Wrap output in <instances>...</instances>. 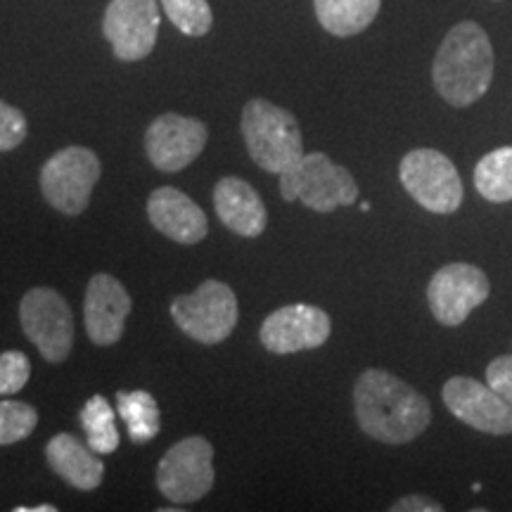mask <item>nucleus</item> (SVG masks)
Masks as SVG:
<instances>
[{
  "instance_id": "aec40b11",
  "label": "nucleus",
  "mask_w": 512,
  "mask_h": 512,
  "mask_svg": "<svg viewBox=\"0 0 512 512\" xmlns=\"http://www.w3.org/2000/svg\"><path fill=\"white\" fill-rule=\"evenodd\" d=\"M117 411L121 420L126 422L128 439L133 444H147L162 430V415H159V406L155 396L145 389H136V392H119L117 394Z\"/></svg>"
},
{
  "instance_id": "423d86ee",
  "label": "nucleus",
  "mask_w": 512,
  "mask_h": 512,
  "mask_svg": "<svg viewBox=\"0 0 512 512\" xmlns=\"http://www.w3.org/2000/svg\"><path fill=\"white\" fill-rule=\"evenodd\" d=\"M238 297L221 280H204L192 294L171 304V318L183 335L202 344H221L238 325Z\"/></svg>"
},
{
  "instance_id": "a878e982",
  "label": "nucleus",
  "mask_w": 512,
  "mask_h": 512,
  "mask_svg": "<svg viewBox=\"0 0 512 512\" xmlns=\"http://www.w3.org/2000/svg\"><path fill=\"white\" fill-rule=\"evenodd\" d=\"M29 126L22 110L0 100V152H10L24 143Z\"/></svg>"
},
{
  "instance_id": "393cba45",
  "label": "nucleus",
  "mask_w": 512,
  "mask_h": 512,
  "mask_svg": "<svg viewBox=\"0 0 512 512\" xmlns=\"http://www.w3.org/2000/svg\"><path fill=\"white\" fill-rule=\"evenodd\" d=\"M31 377V361L22 351H3L0 354V396L22 392Z\"/></svg>"
},
{
  "instance_id": "c85d7f7f",
  "label": "nucleus",
  "mask_w": 512,
  "mask_h": 512,
  "mask_svg": "<svg viewBox=\"0 0 512 512\" xmlns=\"http://www.w3.org/2000/svg\"><path fill=\"white\" fill-rule=\"evenodd\" d=\"M55 505H36V508H15V512H55Z\"/></svg>"
},
{
  "instance_id": "4468645a",
  "label": "nucleus",
  "mask_w": 512,
  "mask_h": 512,
  "mask_svg": "<svg viewBox=\"0 0 512 512\" xmlns=\"http://www.w3.org/2000/svg\"><path fill=\"white\" fill-rule=\"evenodd\" d=\"M332 332L330 316L311 304H292L273 311L261 325V344L271 354H297L318 349L328 342Z\"/></svg>"
},
{
  "instance_id": "f257e3e1",
  "label": "nucleus",
  "mask_w": 512,
  "mask_h": 512,
  "mask_svg": "<svg viewBox=\"0 0 512 512\" xmlns=\"http://www.w3.org/2000/svg\"><path fill=\"white\" fill-rule=\"evenodd\" d=\"M354 411L358 427L382 444L401 446L430 427V401L387 370L370 368L356 380Z\"/></svg>"
},
{
  "instance_id": "b1692460",
  "label": "nucleus",
  "mask_w": 512,
  "mask_h": 512,
  "mask_svg": "<svg viewBox=\"0 0 512 512\" xmlns=\"http://www.w3.org/2000/svg\"><path fill=\"white\" fill-rule=\"evenodd\" d=\"M38 425L34 406L22 401H0V446H12L24 441Z\"/></svg>"
},
{
  "instance_id": "0eeeda50",
  "label": "nucleus",
  "mask_w": 512,
  "mask_h": 512,
  "mask_svg": "<svg viewBox=\"0 0 512 512\" xmlns=\"http://www.w3.org/2000/svg\"><path fill=\"white\" fill-rule=\"evenodd\" d=\"M401 185L420 207L432 214H453L463 204V181L451 159L439 150L420 147L408 152L399 166Z\"/></svg>"
},
{
  "instance_id": "ddd939ff",
  "label": "nucleus",
  "mask_w": 512,
  "mask_h": 512,
  "mask_svg": "<svg viewBox=\"0 0 512 512\" xmlns=\"http://www.w3.org/2000/svg\"><path fill=\"white\" fill-rule=\"evenodd\" d=\"M207 145V126L200 119L181 114H162L145 133V152L159 171L176 174L202 155Z\"/></svg>"
},
{
  "instance_id": "bb28decb",
  "label": "nucleus",
  "mask_w": 512,
  "mask_h": 512,
  "mask_svg": "<svg viewBox=\"0 0 512 512\" xmlns=\"http://www.w3.org/2000/svg\"><path fill=\"white\" fill-rule=\"evenodd\" d=\"M486 384L496 389L512 406V354L498 356L489 363V368H486Z\"/></svg>"
},
{
  "instance_id": "9b49d317",
  "label": "nucleus",
  "mask_w": 512,
  "mask_h": 512,
  "mask_svg": "<svg viewBox=\"0 0 512 512\" xmlns=\"http://www.w3.org/2000/svg\"><path fill=\"white\" fill-rule=\"evenodd\" d=\"M159 22L157 0H110L102 34L121 62H138L155 50Z\"/></svg>"
},
{
  "instance_id": "f8f14e48",
  "label": "nucleus",
  "mask_w": 512,
  "mask_h": 512,
  "mask_svg": "<svg viewBox=\"0 0 512 512\" xmlns=\"http://www.w3.org/2000/svg\"><path fill=\"white\" fill-rule=\"evenodd\" d=\"M446 408L472 430L494 434H512V406L489 384L472 377H451L441 389Z\"/></svg>"
},
{
  "instance_id": "6ab92c4d",
  "label": "nucleus",
  "mask_w": 512,
  "mask_h": 512,
  "mask_svg": "<svg viewBox=\"0 0 512 512\" xmlns=\"http://www.w3.org/2000/svg\"><path fill=\"white\" fill-rule=\"evenodd\" d=\"M320 27L332 36L347 38L366 31L375 22L382 0H313Z\"/></svg>"
},
{
  "instance_id": "39448f33",
  "label": "nucleus",
  "mask_w": 512,
  "mask_h": 512,
  "mask_svg": "<svg viewBox=\"0 0 512 512\" xmlns=\"http://www.w3.org/2000/svg\"><path fill=\"white\" fill-rule=\"evenodd\" d=\"M100 181V159L93 150L69 145L55 152L41 169V192L50 207L64 216H79Z\"/></svg>"
},
{
  "instance_id": "f3484780",
  "label": "nucleus",
  "mask_w": 512,
  "mask_h": 512,
  "mask_svg": "<svg viewBox=\"0 0 512 512\" xmlns=\"http://www.w3.org/2000/svg\"><path fill=\"white\" fill-rule=\"evenodd\" d=\"M214 209L228 230L240 238H259L266 230L264 200L252 185L238 176L221 178L214 188Z\"/></svg>"
},
{
  "instance_id": "2eb2a0df",
  "label": "nucleus",
  "mask_w": 512,
  "mask_h": 512,
  "mask_svg": "<svg viewBox=\"0 0 512 512\" xmlns=\"http://www.w3.org/2000/svg\"><path fill=\"white\" fill-rule=\"evenodd\" d=\"M131 313V294L110 273H95L86 287L83 320L86 332L98 347H112L124 335L126 318Z\"/></svg>"
},
{
  "instance_id": "dca6fc26",
  "label": "nucleus",
  "mask_w": 512,
  "mask_h": 512,
  "mask_svg": "<svg viewBox=\"0 0 512 512\" xmlns=\"http://www.w3.org/2000/svg\"><path fill=\"white\" fill-rule=\"evenodd\" d=\"M147 216L164 238L181 242V245H197L207 238L209 223L204 211L176 188H157L147 200Z\"/></svg>"
},
{
  "instance_id": "f03ea898",
  "label": "nucleus",
  "mask_w": 512,
  "mask_h": 512,
  "mask_svg": "<svg viewBox=\"0 0 512 512\" xmlns=\"http://www.w3.org/2000/svg\"><path fill=\"white\" fill-rule=\"evenodd\" d=\"M494 79V48L477 22L448 31L432 64L437 93L453 107H467L489 91Z\"/></svg>"
},
{
  "instance_id": "9d476101",
  "label": "nucleus",
  "mask_w": 512,
  "mask_h": 512,
  "mask_svg": "<svg viewBox=\"0 0 512 512\" xmlns=\"http://www.w3.org/2000/svg\"><path fill=\"white\" fill-rule=\"evenodd\" d=\"M491 294L489 278L472 264H448L432 275L427 287L430 311L441 325L456 328Z\"/></svg>"
},
{
  "instance_id": "20e7f679",
  "label": "nucleus",
  "mask_w": 512,
  "mask_h": 512,
  "mask_svg": "<svg viewBox=\"0 0 512 512\" xmlns=\"http://www.w3.org/2000/svg\"><path fill=\"white\" fill-rule=\"evenodd\" d=\"M280 195L287 202L299 200L304 207L328 214L358 202V185L344 166L335 164L323 152H313L280 174Z\"/></svg>"
},
{
  "instance_id": "1a4fd4ad",
  "label": "nucleus",
  "mask_w": 512,
  "mask_h": 512,
  "mask_svg": "<svg viewBox=\"0 0 512 512\" xmlns=\"http://www.w3.org/2000/svg\"><path fill=\"white\" fill-rule=\"evenodd\" d=\"M157 486L171 503H195L214 486V446L202 437L178 441L157 467Z\"/></svg>"
},
{
  "instance_id": "412c9836",
  "label": "nucleus",
  "mask_w": 512,
  "mask_h": 512,
  "mask_svg": "<svg viewBox=\"0 0 512 512\" xmlns=\"http://www.w3.org/2000/svg\"><path fill=\"white\" fill-rule=\"evenodd\" d=\"M475 188L489 202L512 200V145L498 147L479 159L475 169Z\"/></svg>"
},
{
  "instance_id": "7ed1b4c3",
  "label": "nucleus",
  "mask_w": 512,
  "mask_h": 512,
  "mask_svg": "<svg viewBox=\"0 0 512 512\" xmlns=\"http://www.w3.org/2000/svg\"><path fill=\"white\" fill-rule=\"evenodd\" d=\"M242 136L249 157L268 174H283L285 169L304 157L302 131L297 119L285 107L264 98L249 100L242 110Z\"/></svg>"
},
{
  "instance_id": "4be33fe9",
  "label": "nucleus",
  "mask_w": 512,
  "mask_h": 512,
  "mask_svg": "<svg viewBox=\"0 0 512 512\" xmlns=\"http://www.w3.org/2000/svg\"><path fill=\"white\" fill-rule=\"evenodd\" d=\"M81 425L86 430L88 446L98 456H110L119 448V430L114 425V408L107 403L105 396L95 394L81 408Z\"/></svg>"
},
{
  "instance_id": "cd10ccee",
  "label": "nucleus",
  "mask_w": 512,
  "mask_h": 512,
  "mask_svg": "<svg viewBox=\"0 0 512 512\" xmlns=\"http://www.w3.org/2000/svg\"><path fill=\"white\" fill-rule=\"evenodd\" d=\"M389 510H392V512H441L444 508H441V505L434 501V498L403 496Z\"/></svg>"
},
{
  "instance_id": "a211bd4d",
  "label": "nucleus",
  "mask_w": 512,
  "mask_h": 512,
  "mask_svg": "<svg viewBox=\"0 0 512 512\" xmlns=\"http://www.w3.org/2000/svg\"><path fill=\"white\" fill-rule=\"evenodd\" d=\"M46 458L55 475H60L74 489L93 491L98 489L102 477H105V465H102L98 453L76 439L74 434L62 432L50 439L46 446Z\"/></svg>"
},
{
  "instance_id": "5701e85b",
  "label": "nucleus",
  "mask_w": 512,
  "mask_h": 512,
  "mask_svg": "<svg viewBox=\"0 0 512 512\" xmlns=\"http://www.w3.org/2000/svg\"><path fill=\"white\" fill-rule=\"evenodd\" d=\"M162 5L171 24L185 36L209 34L211 24H214L207 0H162Z\"/></svg>"
},
{
  "instance_id": "6e6552de",
  "label": "nucleus",
  "mask_w": 512,
  "mask_h": 512,
  "mask_svg": "<svg viewBox=\"0 0 512 512\" xmlns=\"http://www.w3.org/2000/svg\"><path fill=\"white\" fill-rule=\"evenodd\" d=\"M19 320L24 335L48 363H62L74 344V318L60 292L34 287L22 297Z\"/></svg>"
}]
</instances>
